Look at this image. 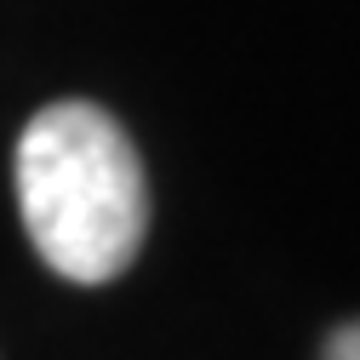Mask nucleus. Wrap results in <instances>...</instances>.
Masks as SVG:
<instances>
[{
  "label": "nucleus",
  "instance_id": "nucleus-1",
  "mask_svg": "<svg viewBox=\"0 0 360 360\" xmlns=\"http://www.w3.org/2000/svg\"><path fill=\"white\" fill-rule=\"evenodd\" d=\"M18 212L63 281L126 275L149 235V184L126 126L98 103H46L18 138Z\"/></svg>",
  "mask_w": 360,
  "mask_h": 360
},
{
  "label": "nucleus",
  "instance_id": "nucleus-2",
  "mask_svg": "<svg viewBox=\"0 0 360 360\" xmlns=\"http://www.w3.org/2000/svg\"><path fill=\"white\" fill-rule=\"evenodd\" d=\"M326 360H360V321H349L326 338Z\"/></svg>",
  "mask_w": 360,
  "mask_h": 360
}]
</instances>
